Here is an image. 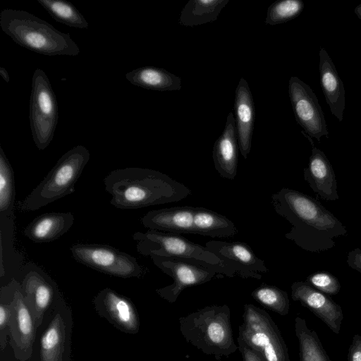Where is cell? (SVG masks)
Listing matches in <instances>:
<instances>
[{"mask_svg": "<svg viewBox=\"0 0 361 361\" xmlns=\"http://www.w3.org/2000/svg\"><path fill=\"white\" fill-rule=\"evenodd\" d=\"M271 204L275 212L292 225L285 237L306 251L331 249L336 245L335 238L348 233L319 201L300 191L283 188L271 195Z\"/></svg>", "mask_w": 361, "mask_h": 361, "instance_id": "cell-1", "label": "cell"}, {"mask_svg": "<svg viewBox=\"0 0 361 361\" xmlns=\"http://www.w3.org/2000/svg\"><path fill=\"white\" fill-rule=\"evenodd\" d=\"M110 203L121 209H135L180 201L192 191L166 174L140 167L111 171L104 178Z\"/></svg>", "mask_w": 361, "mask_h": 361, "instance_id": "cell-2", "label": "cell"}, {"mask_svg": "<svg viewBox=\"0 0 361 361\" xmlns=\"http://www.w3.org/2000/svg\"><path fill=\"white\" fill-rule=\"evenodd\" d=\"M1 30L20 46L34 52L53 56H75L80 48L68 33L22 10L6 8L0 13Z\"/></svg>", "mask_w": 361, "mask_h": 361, "instance_id": "cell-3", "label": "cell"}, {"mask_svg": "<svg viewBox=\"0 0 361 361\" xmlns=\"http://www.w3.org/2000/svg\"><path fill=\"white\" fill-rule=\"evenodd\" d=\"M185 340L203 353L216 360L228 357L238 349L227 305L204 307L178 319Z\"/></svg>", "mask_w": 361, "mask_h": 361, "instance_id": "cell-4", "label": "cell"}, {"mask_svg": "<svg viewBox=\"0 0 361 361\" xmlns=\"http://www.w3.org/2000/svg\"><path fill=\"white\" fill-rule=\"evenodd\" d=\"M90 159V151L82 145L66 152L31 192L18 202V209L35 211L73 193L75 184Z\"/></svg>", "mask_w": 361, "mask_h": 361, "instance_id": "cell-5", "label": "cell"}, {"mask_svg": "<svg viewBox=\"0 0 361 361\" xmlns=\"http://www.w3.org/2000/svg\"><path fill=\"white\" fill-rule=\"evenodd\" d=\"M133 238L137 242V252L142 255L192 259L223 268L233 276L236 275L231 267L205 246L195 243L180 235L149 229L145 233L135 232Z\"/></svg>", "mask_w": 361, "mask_h": 361, "instance_id": "cell-6", "label": "cell"}, {"mask_svg": "<svg viewBox=\"0 0 361 361\" xmlns=\"http://www.w3.org/2000/svg\"><path fill=\"white\" fill-rule=\"evenodd\" d=\"M238 337L266 361H290L286 344L269 314L252 304L244 305Z\"/></svg>", "mask_w": 361, "mask_h": 361, "instance_id": "cell-7", "label": "cell"}, {"mask_svg": "<svg viewBox=\"0 0 361 361\" xmlns=\"http://www.w3.org/2000/svg\"><path fill=\"white\" fill-rule=\"evenodd\" d=\"M149 257L155 266L173 280L172 284L155 290L170 303L175 302L185 288L208 282L216 274L233 277L227 270L206 262L154 255Z\"/></svg>", "mask_w": 361, "mask_h": 361, "instance_id": "cell-8", "label": "cell"}, {"mask_svg": "<svg viewBox=\"0 0 361 361\" xmlns=\"http://www.w3.org/2000/svg\"><path fill=\"white\" fill-rule=\"evenodd\" d=\"M59 118L58 104L49 78L37 68L32 78L29 118L33 141L40 150L53 140Z\"/></svg>", "mask_w": 361, "mask_h": 361, "instance_id": "cell-9", "label": "cell"}, {"mask_svg": "<svg viewBox=\"0 0 361 361\" xmlns=\"http://www.w3.org/2000/svg\"><path fill=\"white\" fill-rule=\"evenodd\" d=\"M70 250L78 262L105 274L128 279L145 272L134 257L109 245L76 243Z\"/></svg>", "mask_w": 361, "mask_h": 361, "instance_id": "cell-10", "label": "cell"}, {"mask_svg": "<svg viewBox=\"0 0 361 361\" xmlns=\"http://www.w3.org/2000/svg\"><path fill=\"white\" fill-rule=\"evenodd\" d=\"M288 94L298 123L318 142L322 136L329 137V131L317 97L310 87L296 76L288 81Z\"/></svg>", "mask_w": 361, "mask_h": 361, "instance_id": "cell-11", "label": "cell"}, {"mask_svg": "<svg viewBox=\"0 0 361 361\" xmlns=\"http://www.w3.org/2000/svg\"><path fill=\"white\" fill-rule=\"evenodd\" d=\"M24 271L21 291L38 328L48 308L59 298V291L55 281L37 265L29 263Z\"/></svg>", "mask_w": 361, "mask_h": 361, "instance_id": "cell-12", "label": "cell"}, {"mask_svg": "<svg viewBox=\"0 0 361 361\" xmlns=\"http://www.w3.org/2000/svg\"><path fill=\"white\" fill-rule=\"evenodd\" d=\"M12 313L9 324V340L15 358L18 361H28L33 352L37 326L35 319L25 302L20 283L14 291Z\"/></svg>", "mask_w": 361, "mask_h": 361, "instance_id": "cell-13", "label": "cell"}, {"mask_svg": "<svg viewBox=\"0 0 361 361\" xmlns=\"http://www.w3.org/2000/svg\"><path fill=\"white\" fill-rule=\"evenodd\" d=\"M97 314L121 331L135 334L140 330V318L137 309L128 297L116 290L105 288L93 299Z\"/></svg>", "mask_w": 361, "mask_h": 361, "instance_id": "cell-14", "label": "cell"}, {"mask_svg": "<svg viewBox=\"0 0 361 361\" xmlns=\"http://www.w3.org/2000/svg\"><path fill=\"white\" fill-rule=\"evenodd\" d=\"M205 247L231 267L241 278L261 279L262 274L269 271L264 260L245 243L210 240L206 243Z\"/></svg>", "mask_w": 361, "mask_h": 361, "instance_id": "cell-15", "label": "cell"}, {"mask_svg": "<svg viewBox=\"0 0 361 361\" xmlns=\"http://www.w3.org/2000/svg\"><path fill=\"white\" fill-rule=\"evenodd\" d=\"M291 298L307 308L334 333L338 334L343 320L341 307L328 295L314 288L305 281L291 285Z\"/></svg>", "mask_w": 361, "mask_h": 361, "instance_id": "cell-16", "label": "cell"}, {"mask_svg": "<svg viewBox=\"0 0 361 361\" xmlns=\"http://www.w3.org/2000/svg\"><path fill=\"white\" fill-rule=\"evenodd\" d=\"M195 207L180 206L154 209L141 218L142 225L149 229L173 234H194Z\"/></svg>", "mask_w": 361, "mask_h": 361, "instance_id": "cell-17", "label": "cell"}, {"mask_svg": "<svg viewBox=\"0 0 361 361\" xmlns=\"http://www.w3.org/2000/svg\"><path fill=\"white\" fill-rule=\"evenodd\" d=\"M303 172L305 180L319 197L325 201L339 198L334 169L322 150L312 148L307 167Z\"/></svg>", "mask_w": 361, "mask_h": 361, "instance_id": "cell-18", "label": "cell"}, {"mask_svg": "<svg viewBox=\"0 0 361 361\" xmlns=\"http://www.w3.org/2000/svg\"><path fill=\"white\" fill-rule=\"evenodd\" d=\"M234 111L240 152L247 159L252 145L255 106L248 83L243 78L240 79L235 89Z\"/></svg>", "mask_w": 361, "mask_h": 361, "instance_id": "cell-19", "label": "cell"}, {"mask_svg": "<svg viewBox=\"0 0 361 361\" xmlns=\"http://www.w3.org/2000/svg\"><path fill=\"white\" fill-rule=\"evenodd\" d=\"M238 143L235 116L231 111L227 116L223 133L215 141L212 151L214 167L224 178L233 180L236 176Z\"/></svg>", "mask_w": 361, "mask_h": 361, "instance_id": "cell-20", "label": "cell"}, {"mask_svg": "<svg viewBox=\"0 0 361 361\" xmlns=\"http://www.w3.org/2000/svg\"><path fill=\"white\" fill-rule=\"evenodd\" d=\"M71 212H49L35 218L24 229L23 235L36 243L54 241L69 231L74 223Z\"/></svg>", "mask_w": 361, "mask_h": 361, "instance_id": "cell-21", "label": "cell"}, {"mask_svg": "<svg viewBox=\"0 0 361 361\" xmlns=\"http://www.w3.org/2000/svg\"><path fill=\"white\" fill-rule=\"evenodd\" d=\"M320 84L331 112L339 121L343 118L345 89L334 63L325 49L319 51Z\"/></svg>", "mask_w": 361, "mask_h": 361, "instance_id": "cell-22", "label": "cell"}, {"mask_svg": "<svg viewBox=\"0 0 361 361\" xmlns=\"http://www.w3.org/2000/svg\"><path fill=\"white\" fill-rule=\"evenodd\" d=\"M131 84L145 89L157 91L179 90L181 78L168 71L154 66H143L133 69L126 75Z\"/></svg>", "mask_w": 361, "mask_h": 361, "instance_id": "cell-23", "label": "cell"}, {"mask_svg": "<svg viewBox=\"0 0 361 361\" xmlns=\"http://www.w3.org/2000/svg\"><path fill=\"white\" fill-rule=\"evenodd\" d=\"M193 228L194 234L212 238L232 237L238 232L234 223L227 217L201 207H195Z\"/></svg>", "mask_w": 361, "mask_h": 361, "instance_id": "cell-24", "label": "cell"}, {"mask_svg": "<svg viewBox=\"0 0 361 361\" xmlns=\"http://www.w3.org/2000/svg\"><path fill=\"white\" fill-rule=\"evenodd\" d=\"M229 0H190L183 8L178 23L193 27L216 20Z\"/></svg>", "mask_w": 361, "mask_h": 361, "instance_id": "cell-25", "label": "cell"}, {"mask_svg": "<svg viewBox=\"0 0 361 361\" xmlns=\"http://www.w3.org/2000/svg\"><path fill=\"white\" fill-rule=\"evenodd\" d=\"M66 341V324L56 312L40 339V361H62Z\"/></svg>", "mask_w": 361, "mask_h": 361, "instance_id": "cell-26", "label": "cell"}, {"mask_svg": "<svg viewBox=\"0 0 361 361\" xmlns=\"http://www.w3.org/2000/svg\"><path fill=\"white\" fill-rule=\"evenodd\" d=\"M295 333L299 343L300 361H331L317 332L300 317L295 319Z\"/></svg>", "mask_w": 361, "mask_h": 361, "instance_id": "cell-27", "label": "cell"}, {"mask_svg": "<svg viewBox=\"0 0 361 361\" xmlns=\"http://www.w3.org/2000/svg\"><path fill=\"white\" fill-rule=\"evenodd\" d=\"M16 190L12 166L0 145V217L13 223Z\"/></svg>", "mask_w": 361, "mask_h": 361, "instance_id": "cell-28", "label": "cell"}, {"mask_svg": "<svg viewBox=\"0 0 361 361\" xmlns=\"http://www.w3.org/2000/svg\"><path fill=\"white\" fill-rule=\"evenodd\" d=\"M55 20L71 27L87 28L89 24L71 2L64 0H37Z\"/></svg>", "mask_w": 361, "mask_h": 361, "instance_id": "cell-29", "label": "cell"}, {"mask_svg": "<svg viewBox=\"0 0 361 361\" xmlns=\"http://www.w3.org/2000/svg\"><path fill=\"white\" fill-rule=\"evenodd\" d=\"M251 295L262 305L281 316H286L289 312L288 293L275 286L263 283L255 288Z\"/></svg>", "mask_w": 361, "mask_h": 361, "instance_id": "cell-30", "label": "cell"}, {"mask_svg": "<svg viewBox=\"0 0 361 361\" xmlns=\"http://www.w3.org/2000/svg\"><path fill=\"white\" fill-rule=\"evenodd\" d=\"M305 4L301 0H281L267 9L265 24L274 25L289 21L301 13Z\"/></svg>", "mask_w": 361, "mask_h": 361, "instance_id": "cell-31", "label": "cell"}, {"mask_svg": "<svg viewBox=\"0 0 361 361\" xmlns=\"http://www.w3.org/2000/svg\"><path fill=\"white\" fill-rule=\"evenodd\" d=\"M18 282L14 279L7 286H3L0 291V350L3 351L9 336V324L12 313V300Z\"/></svg>", "mask_w": 361, "mask_h": 361, "instance_id": "cell-32", "label": "cell"}, {"mask_svg": "<svg viewBox=\"0 0 361 361\" xmlns=\"http://www.w3.org/2000/svg\"><path fill=\"white\" fill-rule=\"evenodd\" d=\"M305 281L314 288L328 295H336L341 290V283L338 279L328 271L314 272L310 274Z\"/></svg>", "mask_w": 361, "mask_h": 361, "instance_id": "cell-33", "label": "cell"}, {"mask_svg": "<svg viewBox=\"0 0 361 361\" xmlns=\"http://www.w3.org/2000/svg\"><path fill=\"white\" fill-rule=\"evenodd\" d=\"M238 349L243 361H266L252 348L248 346L240 337L238 338Z\"/></svg>", "mask_w": 361, "mask_h": 361, "instance_id": "cell-34", "label": "cell"}, {"mask_svg": "<svg viewBox=\"0 0 361 361\" xmlns=\"http://www.w3.org/2000/svg\"><path fill=\"white\" fill-rule=\"evenodd\" d=\"M347 358L348 361H361V336L358 334L353 337Z\"/></svg>", "mask_w": 361, "mask_h": 361, "instance_id": "cell-35", "label": "cell"}, {"mask_svg": "<svg viewBox=\"0 0 361 361\" xmlns=\"http://www.w3.org/2000/svg\"><path fill=\"white\" fill-rule=\"evenodd\" d=\"M347 263L348 266L361 274V250L355 248L348 254Z\"/></svg>", "mask_w": 361, "mask_h": 361, "instance_id": "cell-36", "label": "cell"}, {"mask_svg": "<svg viewBox=\"0 0 361 361\" xmlns=\"http://www.w3.org/2000/svg\"><path fill=\"white\" fill-rule=\"evenodd\" d=\"M0 75L6 82H8L10 81V76L8 75L7 70L5 68L0 67Z\"/></svg>", "mask_w": 361, "mask_h": 361, "instance_id": "cell-37", "label": "cell"}, {"mask_svg": "<svg viewBox=\"0 0 361 361\" xmlns=\"http://www.w3.org/2000/svg\"><path fill=\"white\" fill-rule=\"evenodd\" d=\"M355 13L361 20V4L355 7Z\"/></svg>", "mask_w": 361, "mask_h": 361, "instance_id": "cell-38", "label": "cell"}]
</instances>
